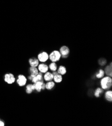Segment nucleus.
I'll return each instance as SVG.
<instances>
[{"label":"nucleus","mask_w":112,"mask_h":126,"mask_svg":"<svg viewBox=\"0 0 112 126\" xmlns=\"http://www.w3.org/2000/svg\"><path fill=\"white\" fill-rule=\"evenodd\" d=\"M45 89V84L43 83L42 84V89L44 90Z\"/></svg>","instance_id":"24"},{"label":"nucleus","mask_w":112,"mask_h":126,"mask_svg":"<svg viewBox=\"0 0 112 126\" xmlns=\"http://www.w3.org/2000/svg\"><path fill=\"white\" fill-rule=\"evenodd\" d=\"M18 78L17 80V83L18 84L20 87H23L27 82V79L25 76L23 75H19Z\"/></svg>","instance_id":"6"},{"label":"nucleus","mask_w":112,"mask_h":126,"mask_svg":"<svg viewBox=\"0 0 112 126\" xmlns=\"http://www.w3.org/2000/svg\"><path fill=\"white\" fill-rule=\"evenodd\" d=\"M44 79L46 82L52 81L53 79V75L52 73H50V72H46L45 74H44Z\"/></svg>","instance_id":"9"},{"label":"nucleus","mask_w":112,"mask_h":126,"mask_svg":"<svg viewBox=\"0 0 112 126\" xmlns=\"http://www.w3.org/2000/svg\"><path fill=\"white\" fill-rule=\"evenodd\" d=\"M55 86V83L52 81H50V82H48L45 84V88L48 90H51Z\"/></svg>","instance_id":"18"},{"label":"nucleus","mask_w":112,"mask_h":126,"mask_svg":"<svg viewBox=\"0 0 112 126\" xmlns=\"http://www.w3.org/2000/svg\"><path fill=\"white\" fill-rule=\"evenodd\" d=\"M105 71L104 70H103L102 69H100L98 71V73L96 74V78H102L104 77L105 75Z\"/></svg>","instance_id":"20"},{"label":"nucleus","mask_w":112,"mask_h":126,"mask_svg":"<svg viewBox=\"0 0 112 126\" xmlns=\"http://www.w3.org/2000/svg\"><path fill=\"white\" fill-rule=\"evenodd\" d=\"M4 80L5 82L8 84H12L15 82V78L14 75L12 73H7L4 76Z\"/></svg>","instance_id":"4"},{"label":"nucleus","mask_w":112,"mask_h":126,"mask_svg":"<svg viewBox=\"0 0 112 126\" xmlns=\"http://www.w3.org/2000/svg\"><path fill=\"white\" fill-rule=\"evenodd\" d=\"M30 72L31 76L33 78L34 76L36 75L39 73H38V69L36 68V67H33L31 66L30 68Z\"/></svg>","instance_id":"13"},{"label":"nucleus","mask_w":112,"mask_h":126,"mask_svg":"<svg viewBox=\"0 0 112 126\" xmlns=\"http://www.w3.org/2000/svg\"><path fill=\"white\" fill-rule=\"evenodd\" d=\"M49 59V55L46 52H42L38 55V59L42 62H46Z\"/></svg>","instance_id":"5"},{"label":"nucleus","mask_w":112,"mask_h":126,"mask_svg":"<svg viewBox=\"0 0 112 126\" xmlns=\"http://www.w3.org/2000/svg\"><path fill=\"white\" fill-rule=\"evenodd\" d=\"M49 69V67L48 65H47L45 64H40L38 65V70L40 72V73H46V72L48 71Z\"/></svg>","instance_id":"7"},{"label":"nucleus","mask_w":112,"mask_h":126,"mask_svg":"<svg viewBox=\"0 0 112 126\" xmlns=\"http://www.w3.org/2000/svg\"><path fill=\"white\" fill-rule=\"evenodd\" d=\"M102 92H103V89L101 88L98 87L96 89V91L95 92V96L97 97H100V94L102 93Z\"/></svg>","instance_id":"21"},{"label":"nucleus","mask_w":112,"mask_h":126,"mask_svg":"<svg viewBox=\"0 0 112 126\" xmlns=\"http://www.w3.org/2000/svg\"><path fill=\"white\" fill-rule=\"evenodd\" d=\"M29 62L31 66L37 67L39 65V60L38 59H36L35 58H30L29 60Z\"/></svg>","instance_id":"10"},{"label":"nucleus","mask_w":112,"mask_h":126,"mask_svg":"<svg viewBox=\"0 0 112 126\" xmlns=\"http://www.w3.org/2000/svg\"><path fill=\"white\" fill-rule=\"evenodd\" d=\"M34 90H35V88H34V86L33 84H29L27 85L26 91V92L28 94L31 93L33 91H34Z\"/></svg>","instance_id":"17"},{"label":"nucleus","mask_w":112,"mask_h":126,"mask_svg":"<svg viewBox=\"0 0 112 126\" xmlns=\"http://www.w3.org/2000/svg\"><path fill=\"white\" fill-rule=\"evenodd\" d=\"M102 78L100 82L102 88L105 90L110 89L112 85V79L111 77L107 76Z\"/></svg>","instance_id":"1"},{"label":"nucleus","mask_w":112,"mask_h":126,"mask_svg":"<svg viewBox=\"0 0 112 126\" xmlns=\"http://www.w3.org/2000/svg\"><path fill=\"white\" fill-rule=\"evenodd\" d=\"M43 80V77H42V74L41 73H38L36 75L34 76L32 79V82L33 83H35L38 81Z\"/></svg>","instance_id":"12"},{"label":"nucleus","mask_w":112,"mask_h":126,"mask_svg":"<svg viewBox=\"0 0 112 126\" xmlns=\"http://www.w3.org/2000/svg\"><path fill=\"white\" fill-rule=\"evenodd\" d=\"M5 126V123L2 120H0V126Z\"/></svg>","instance_id":"23"},{"label":"nucleus","mask_w":112,"mask_h":126,"mask_svg":"<svg viewBox=\"0 0 112 126\" xmlns=\"http://www.w3.org/2000/svg\"><path fill=\"white\" fill-rule=\"evenodd\" d=\"M49 68L52 71H55L57 70V64L55 63V62H52V63L49 64Z\"/></svg>","instance_id":"19"},{"label":"nucleus","mask_w":112,"mask_h":126,"mask_svg":"<svg viewBox=\"0 0 112 126\" xmlns=\"http://www.w3.org/2000/svg\"><path fill=\"white\" fill-rule=\"evenodd\" d=\"M44 83L43 80L38 81V82L34 83L33 85L34 86L35 90H36L38 92H40L42 90V84Z\"/></svg>","instance_id":"8"},{"label":"nucleus","mask_w":112,"mask_h":126,"mask_svg":"<svg viewBox=\"0 0 112 126\" xmlns=\"http://www.w3.org/2000/svg\"><path fill=\"white\" fill-rule=\"evenodd\" d=\"M54 82L56 83H60L62 82V75L60 74L57 73L56 75H53V79Z\"/></svg>","instance_id":"14"},{"label":"nucleus","mask_w":112,"mask_h":126,"mask_svg":"<svg viewBox=\"0 0 112 126\" xmlns=\"http://www.w3.org/2000/svg\"><path fill=\"white\" fill-rule=\"evenodd\" d=\"M57 73H58L61 74V75L65 74L66 73V69L65 67L62 65L60 66L57 70Z\"/></svg>","instance_id":"16"},{"label":"nucleus","mask_w":112,"mask_h":126,"mask_svg":"<svg viewBox=\"0 0 112 126\" xmlns=\"http://www.w3.org/2000/svg\"><path fill=\"white\" fill-rule=\"evenodd\" d=\"M99 63L101 65H104L106 63V60L104 59H101L99 61Z\"/></svg>","instance_id":"22"},{"label":"nucleus","mask_w":112,"mask_h":126,"mask_svg":"<svg viewBox=\"0 0 112 126\" xmlns=\"http://www.w3.org/2000/svg\"><path fill=\"white\" fill-rule=\"evenodd\" d=\"M105 98L106 100L110 102L112 101V91H107L106 92L105 94Z\"/></svg>","instance_id":"15"},{"label":"nucleus","mask_w":112,"mask_h":126,"mask_svg":"<svg viewBox=\"0 0 112 126\" xmlns=\"http://www.w3.org/2000/svg\"><path fill=\"white\" fill-rule=\"evenodd\" d=\"M60 53L63 58L68 57L69 54L70 50L69 48L66 46H63L60 48Z\"/></svg>","instance_id":"3"},{"label":"nucleus","mask_w":112,"mask_h":126,"mask_svg":"<svg viewBox=\"0 0 112 126\" xmlns=\"http://www.w3.org/2000/svg\"><path fill=\"white\" fill-rule=\"evenodd\" d=\"M105 73L107 75L110 76V77H112V63H110V65L106 66L105 69Z\"/></svg>","instance_id":"11"},{"label":"nucleus","mask_w":112,"mask_h":126,"mask_svg":"<svg viewBox=\"0 0 112 126\" xmlns=\"http://www.w3.org/2000/svg\"><path fill=\"white\" fill-rule=\"evenodd\" d=\"M61 56L60 52L57 50H54L52 51L50 55H49V58L52 62H57L59 61L60 59Z\"/></svg>","instance_id":"2"}]
</instances>
